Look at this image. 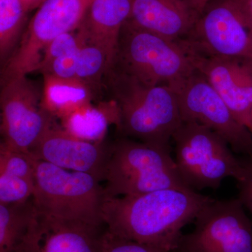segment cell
<instances>
[{"label": "cell", "instance_id": "obj_1", "mask_svg": "<svg viewBox=\"0 0 252 252\" xmlns=\"http://www.w3.org/2000/svg\"><path fill=\"white\" fill-rule=\"evenodd\" d=\"M214 199L193 189L170 188L104 199L102 217L108 233L144 243L177 245L181 230Z\"/></svg>", "mask_w": 252, "mask_h": 252}, {"label": "cell", "instance_id": "obj_2", "mask_svg": "<svg viewBox=\"0 0 252 252\" xmlns=\"http://www.w3.org/2000/svg\"><path fill=\"white\" fill-rule=\"evenodd\" d=\"M104 84L117 105V127L123 137L172 150L170 140L183 121L170 86L147 85L113 67Z\"/></svg>", "mask_w": 252, "mask_h": 252}, {"label": "cell", "instance_id": "obj_3", "mask_svg": "<svg viewBox=\"0 0 252 252\" xmlns=\"http://www.w3.org/2000/svg\"><path fill=\"white\" fill-rule=\"evenodd\" d=\"M198 56L185 40H169L127 19L111 67L147 85L169 86L197 70Z\"/></svg>", "mask_w": 252, "mask_h": 252}, {"label": "cell", "instance_id": "obj_4", "mask_svg": "<svg viewBox=\"0 0 252 252\" xmlns=\"http://www.w3.org/2000/svg\"><path fill=\"white\" fill-rule=\"evenodd\" d=\"M171 152L127 137L116 141L110 145L104 172L105 198L191 189L181 177Z\"/></svg>", "mask_w": 252, "mask_h": 252}, {"label": "cell", "instance_id": "obj_5", "mask_svg": "<svg viewBox=\"0 0 252 252\" xmlns=\"http://www.w3.org/2000/svg\"><path fill=\"white\" fill-rule=\"evenodd\" d=\"M100 182L91 174L64 170L35 158L33 201L44 218L103 225L105 195Z\"/></svg>", "mask_w": 252, "mask_h": 252}, {"label": "cell", "instance_id": "obj_6", "mask_svg": "<svg viewBox=\"0 0 252 252\" xmlns=\"http://www.w3.org/2000/svg\"><path fill=\"white\" fill-rule=\"evenodd\" d=\"M172 140L179 173L195 191L216 190L228 177L237 182L243 178L245 161L235 157L226 141L206 126L183 122Z\"/></svg>", "mask_w": 252, "mask_h": 252}, {"label": "cell", "instance_id": "obj_7", "mask_svg": "<svg viewBox=\"0 0 252 252\" xmlns=\"http://www.w3.org/2000/svg\"><path fill=\"white\" fill-rule=\"evenodd\" d=\"M91 0H46L38 8L19 44L1 71V84L37 71L43 54L56 37L76 31Z\"/></svg>", "mask_w": 252, "mask_h": 252}, {"label": "cell", "instance_id": "obj_8", "mask_svg": "<svg viewBox=\"0 0 252 252\" xmlns=\"http://www.w3.org/2000/svg\"><path fill=\"white\" fill-rule=\"evenodd\" d=\"M238 198L214 199L181 235L172 252H252V221Z\"/></svg>", "mask_w": 252, "mask_h": 252}, {"label": "cell", "instance_id": "obj_9", "mask_svg": "<svg viewBox=\"0 0 252 252\" xmlns=\"http://www.w3.org/2000/svg\"><path fill=\"white\" fill-rule=\"evenodd\" d=\"M169 86L177 94L183 122L206 126L224 139L233 152L252 160L251 132L235 119L201 73L196 70Z\"/></svg>", "mask_w": 252, "mask_h": 252}, {"label": "cell", "instance_id": "obj_10", "mask_svg": "<svg viewBox=\"0 0 252 252\" xmlns=\"http://www.w3.org/2000/svg\"><path fill=\"white\" fill-rule=\"evenodd\" d=\"M185 41L198 56L252 64V23L232 0H211Z\"/></svg>", "mask_w": 252, "mask_h": 252}, {"label": "cell", "instance_id": "obj_11", "mask_svg": "<svg viewBox=\"0 0 252 252\" xmlns=\"http://www.w3.org/2000/svg\"><path fill=\"white\" fill-rule=\"evenodd\" d=\"M42 93L27 76L1 84V143L31 154L54 118L41 104Z\"/></svg>", "mask_w": 252, "mask_h": 252}, {"label": "cell", "instance_id": "obj_12", "mask_svg": "<svg viewBox=\"0 0 252 252\" xmlns=\"http://www.w3.org/2000/svg\"><path fill=\"white\" fill-rule=\"evenodd\" d=\"M110 146L81 140L54 122L31 149L36 159L70 171L91 174L104 181Z\"/></svg>", "mask_w": 252, "mask_h": 252}, {"label": "cell", "instance_id": "obj_13", "mask_svg": "<svg viewBox=\"0 0 252 252\" xmlns=\"http://www.w3.org/2000/svg\"><path fill=\"white\" fill-rule=\"evenodd\" d=\"M196 68L223 99L235 119L250 130L252 64L236 59L198 56Z\"/></svg>", "mask_w": 252, "mask_h": 252}, {"label": "cell", "instance_id": "obj_14", "mask_svg": "<svg viewBox=\"0 0 252 252\" xmlns=\"http://www.w3.org/2000/svg\"><path fill=\"white\" fill-rule=\"evenodd\" d=\"M200 16L189 0H132L128 19L165 39L183 41Z\"/></svg>", "mask_w": 252, "mask_h": 252}, {"label": "cell", "instance_id": "obj_15", "mask_svg": "<svg viewBox=\"0 0 252 252\" xmlns=\"http://www.w3.org/2000/svg\"><path fill=\"white\" fill-rule=\"evenodd\" d=\"M132 0H91L85 16L77 30L83 41L105 51L109 67L115 57L119 34L130 16Z\"/></svg>", "mask_w": 252, "mask_h": 252}, {"label": "cell", "instance_id": "obj_16", "mask_svg": "<svg viewBox=\"0 0 252 252\" xmlns=\"http://www.w3.org/2000/svg\"><path fill=\"white\" fill-rule=\"evenodd\" d=\"M102 225L42 217V231L34 252H103Z\"/></svg>", "mask_w": 252, "mask_h": 252}, {"label": "cell", "instance_id": "obj_17", "mask_svg": "<svg viewBox=\"0 0 252 252\" xmlns=\"http://www.w3.org/2000/svg\"><path fill=\"white\" fill-rule=\"evenodd\" d=\"M42 231V216L33 199L0 205V252H34Z\"/></svg>", "mask_w": 252, "mask_h": 252}, {"label": "cell", "instance_id": "obj_18", "mask_svg": "<svg viewBox=\"0 0 252 252\" xmlns=\"http://www.w3.org/2000/svg\"><path fill=\"white\" fill-rule=\"evenodd\" d=\"M41 104L54 117L61 119L77 109L91 104L95 95L79 80L43 75Z\"/></svg>", "mask_w": 252, "mask_h": 252}, {"label": "cell", "instance_id": "obj_19", "mask_svg": "<svg viewBox=\"0 0 252 252\" xmlns=\"http://www.w3.org/2000/svg\"><path fill=\"white\" fill-rule=\"evenodd\" d=\"M62 127L81 140L102 142L109 124L117 126L119 113L114 101L92 104L77 109L61 119Z\"/></svg>", "mask_w": 252, "mask_h": 252}, {"label": "cell", "instance_id": "obj_20", "mask_svg": "<svg viewBox=\"0 0 252 252\" xmlns=\"http://www.w3.org/2000/svg\"><path fill=\"white\" fill-rule=\"evenodd\" d=\"M81 42L77 56V79L90 88L97 97L104 88V77L110 66L109 58L99 46L88 41Z\"/></svg>", "mask_w": 252, "mask_h": 252}, {"label": "cell", "instance_id": "obj_21", "mask_svg": "<svg viewBox=\"0 0 252 252\" xmlns=\"http://www.w3.org/2000/svg\"><path fill=\"white\" fill-rule=\"evenodd\" d=\"M27 13L21 0H0V59L3 65L23 34Z\"/></svg>", "mask_w": 252, "mask_h": 252}, {"label": "cell", "instance_id": "obj_22", "mask_svg": "<svg viewBox=\"0 0 252 252\" xmlns=\"http://www.w3.org/2000/svg\"><path fill=\"white\" fill-rule=\"evenodd\" d=\"M0 173L35 182V158L31 154L0 144Z\"/></svg>", "mask_w": 252, "mask_h": 252}, {"label": "cell", "instance_id": "obj_23", "mask_svg": "<svg viewBox=\"0 0 252 252\" xmlns=\"http://www.w3.org/2000/svg\"><path fill=\"white\" fill-rule=\"evenodd\" d=\"M35 182L0 173V205L26 203L33 197Z\"/></svg>", "mask_w": 252, "mask_h": 252}, {"label": "cell", "instance_id": "obj_24", "mask_svg": "<svg viewBox=\"0 0 252 252\" xmlns=\"http://www.w3.org/2000/svg\"><path fill=\"white\" fill-rule=\"evenodd\" d=\"M176 245L171 243H144L119 238L106 230L103 252H172Z\"/></svg>", "mask_w": 252, "mask_h": 252}, {"label": "cell", "instance_id": "obj_25", "mask_svg": "<svg viewBox=\"0 0 252 252\" xmlns=\"http://www.w3.org/2000/svg\"><path fill=\"white\" fill-rule=\"evenodd\" d=\"M81 43L77 31L64 33L56 37L44 51L38 67V72H40L55 60L75 53L80 47Z\"/></svg>", "mask_w": 252, "mask_h": 252}, {"label": "cell", "instance_id": "obj_26", "mask_svg": "<svg viewBox=\"0 0 252 252\" xmlns=\"http://www.w3.org/2000/svg\"><path fill=\"white\" fill-rule=\"evenodd\" d=\"M245 170L241 180L238 181V198L252 216V160L245 161Z\"/></svg>", "mask_w": 252, "mask_h": 252}, {"label": "cell", "instance_id": "obj_27", "mask_svg": "<svg viewBox=\"0 0 252 252\" xmlns=\"http://www.w3.org/2000/svg\"><path fill=\"white\" fill-rule=\"evenodd\" d=\"M250 23H252V0H232Z\"/></svg>", "mask_w": 252, "mask_h": 252}, {"label": "cell", "instance_id": "obj_28", "mask_svg": "<svg viewBox=\"0 0 252 252\" xmlns=\"http://www.w3.org/2000/svg\"><path fill=\"white\" fill-rule=\"evenodd\" d=\"M27 11L39 8L46 0H21Z\"/></svg>", "mask_w": 252, "mask_h": 252}, {"label": "cell", "instance_id": "obj_29", "mask_svg": "<svg viewBox=\"0 0 252 252\" xmlns=\"http://www.w3.org/2000/svg\"><path fill=\"white\" fill-rule=\"evenodd\" d=\"M210 1H211V0H193V1H192V4H193L195 9L201 14L205 6H207V4H208Z\"/></svg>", "mask_w": 252, "mask_h": 252}, {"label": "cell", "instance_id": "obj_30", "mask_svg": "<svg viewBox=\"0 0 252 252\" xmlns=\"http://www.w3.org/2000/svg\"><path fill=\"white\" fill-rule=\"evenodd\" d=\"M250 132H251L252 135V114H251V126H250Z\"/></svg>", "mask_w": 252, "mask_h": 252}, {"label": "cell", "instance_id": "obj_31", "mask_svg": "<svg viewBox=\"0 0 252 252\" xmlns=\"http://www.w3.org/2000/svg\"><path fill=\"white\" fill-rule=\"evenodd\" d=\"M189 1H190L192 2V1H193V0H189Z\"/></svg>", "mask_w": 252, "mask_h": 252}]
</instances>
